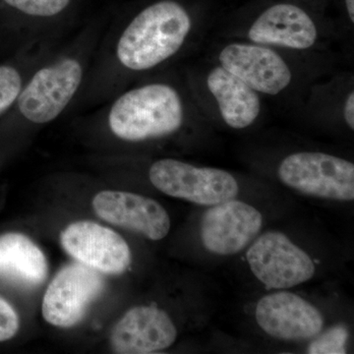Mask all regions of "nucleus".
Instances as JSON below:
<instances>
[{"mask_svg":"<svg viewBox=\"0 0 354 354\" xmlns=\"http://www.w3.org/2000/svg\"><path fill=\"white\" fill-rule=\"evenodd\" d=\"M192 17L174 0H160L140 11L121 32L114 48L116 64L144 73L176 57L193 34Z\"/></svg>","mask_w":354,"mask_h":354,"instance_id":"obj_1","label":"nucleus"},{"mask_svg":"<svg viewBox=\"0 0 354 354\" xmlns=\"http://www.w3.org/2000/svg\"><path fill=\"white\" fill-rule=\"evenodd\" d=\"M190 114L183 92L167 81H153L125 91L106 113L111 134L128 143L164 139L180 131Z\"/></svg>","mask_w":354,"mask_h":354,"instance_id":"obj_2","label":"nucleus"},{"mask_svg":"<svg viewBox=\"0 0 354 354\" xmlns=\"http://www.w3.org/2000/svg\"><path fill=\"white\" fill-rule=\"evenodd\" d=\"M85 53L71 50L37 67L28 78L15 104L18 114L32 125L57 120L82 86Z\"/></svg>","mask_w":354,"mask_h":354,"instance_id":"obj_3","label":"nucleus"},{"mask_svg":"<svg viewBox=\"0 0 354 354\" xmlns=\"http://www.w3.org/2000/svg\"><path fill=\"white\" fill-rule=\"evenodd\" d=\"M279 180L310 196L337 201L354 199V165L321 152L291 153L279 165Z\"/></svg>","mask_w":354,"mask_h":354,"instance_id":"obj_4","label":"nucleus"},{"mask_svg":"<svg viewBox=\"0 0 354 354\" xmlns=\"http://www.w3.org/2000/svg\"><path fill=\"white\" fill-rule=\"evenodd\" d=\"M149 178L165 195L202 206L234 199L239 192V183L230 172L196 167L174 158L153 162L149 169Z\"/></svg>","mask_w":354,"mask_h":354,"instance_id":"obj_5","label":"nucleus"},{"mask_svg":"<svg viewBox=\"0 0 354 354\" xmlns=\"http://www.w3.org/2000/svg\"><path fill=\"white\" fill-rule=\"evenodd\" d=\"M216 62L260 95L283 94L295 82L290 62L271 46L232 41L218 50Z\"/></svg>","mask_w":354,"mask_h":354,"instance_id":"obj_6","label":"nucleus"},{"mask_svg":"<svg viewBox=\"0 0 354 354\" xmlns=\"http://www.w3.org/2000/svg\"><path fill=\"white\" fill-rule=\"evenodd\" d=\"M247 261L267 290L301 285L313 278L316 271L308 254L278 232L261 235L247 251Z\"/></svg>","mask_w":354,"mask_h":354,"instance_id":"obj_7","label":"nucleus"},{"mask_svg":"<svg viewBox=\"0 0 354 354\" xmlns=\"http://www.w3.org/2000/svg\"><path fill=\"white\" fill-rule=\"evenodd\" d=\"M104 288L101 272L82 264L67 266L51 281L44 293V320L58 328L77 325Z\"/></svg>","mask_w":354,"mask_h":354,"instance_id":"obj_8","label":"nucleus"},{"mask_svg":"<svg viewBox=\"0 0 354 354\" xmlns=\"http://www.w3.org/2000/svg\"><path fill=\"white\" fill-rule=\"evenodd\" d=\"M60 242L71 257L101 274H120L131 264L124 239L94 221L72 223L60 234Z\"/></svg>","mask_w":354,"mask_h":354,"instance_id":"obj_9","label":"nucleus"},{"mask_svg":"<svg viewBox=\"0 0 354 354\" xmlns=\"http://www.w3.org/2000/svg\"><path fill=\"white\" fill-rule=\"evenodd\" d=\"M263 225L262 214L239 200L218 203L201 220L203 245L209 252L230 256L239 253L255 239Z\"/></svg>","mask_w":354,"mask_h":354,"instance_id":"obj_10","label":"nucleus"},{"mask_svg":"<svg viewBox=\"0 0 354 354\" xmlns=\"http://www.w3.org/2000/svg\"><path fill=\"white\" fill-rule=\"evenodd\" d=\"M251 43L277 50L304 51L318 46L321 32L313 18L295 4H274L266 9L243 35Z\"/></svg>","mask_w":354,"mask_h":354,"instance_id":"obj_11","label":"nucleus"},{"mask_svg":"<svg viewBox=\"0 0 354 354\" xmlns=\"http://www.w3.org/2000/svg\"><path fill=\"white\" fill-rule=\"evenodd\" d=\"M93 208L102 220L160 241L169 234L171 218L164 207L151 198L124 191L104 190L95 194Z\"/></svg>","mask_w":354,"mask_h":354,"instance_id":"obj_12","label":"nucleus"},{"mask_svg":"<svg viewBox=\"0 0 354 354\" xmlns=\"http://www.w3.org/2000/svg\"><path fill=\"white\" fill-rule=\"evenodd\" d=\"M255 317L261 329L281 341L313 339L324 326L322 314L313 304L288 291L261 298Z\"/></svg>","mask_w":354,"mask_h":354,"instance_id":"obj_13","label":"nucleus"},{"mask_svg":"<svg viewBox=\"0 0 354 354\" xmlns=\"http://www.w3.org/2000/svg\"><path fill=\"white\" fill-rule=\"evenodd\" d=\"M176 337V327L169 314L153 305H145L128 310L116 323L111 344L116 353H153L169 348Z\"/></svg>","mask_w":354,"mask_h":354,"instance_id":"obj_14","label":"nucleus"},{"mask_svg":"<svg viewBox=\"0 0 354 354\" xmlns=\"http://www.w3.org/2000/svg\"><path fill=\"white\" fill-rule=\"evenodd\" d=\"M205 84L218 113L228 127L246 129L260 118L261 95L221 65L216 64L207 72Z\"/></svg>","mask_w":354,"mask_h":354,"instance_id":"obj_15","label":"nucleus"},{"mask_svg":"<svg viewBox=\"0 0 354 354\" xmlns=\"http://www.w3.org/2000/svg\"><path fill=\"white\" fill-rule=\"evenodd\" d=\"M46 256L32 239L22 234L0 235V277L14 283L36 286L48 277Z\"/></svg>","mask_w":354,"mask_h":354,"instance_id":"obj_16","label":"nucleus"},{"mask_svg":"<svg viewBox=\"0 0 354 354\" xmlns=\"http://www.w3.org/2000/svg\"><path fill=\"white\" fill-rule=\"evenodd\" d=\"M28 78L14 65H0V116L15 104Z\"/></svg>","mask_w":354,"mask_h":354,"instance_id":"obj_17","label":"nucleus"},{"mask_svg":"<svg viewBox=\"0 0 354 354\" xmlns=\"http://www.w3.org/2000/svg\"><path fill=\"white\" fill-rule=\"evenodd\" d=\"M7 6L34 18H53L66 10L72 0H2Z\"/></svg>","mask_w":354,"mask_h":354,"instance_id":"obj_18","label":"nucleus"},{"mask_svg":"<svg viewBox=\"0 0 354 354\" xmlns=\"http://www.w3.org/2000/svg\"><path fill=\"white\" fill-rule=\"evenodd\" d=\"M349 333L342 325L334 326L323 334L317 335L308 346L307 353L311 354H344Z\"/></svg>","mask_w":354,"mask_h":354,"instance_id":"obj_19","label":"nucleus"},{"mask_svg":"<svg viewBox=\"0 0 354 354\" xmlns=\"http://www.w3.org/2000/svg\"><path fill=\"white\" fill-rule=\"evenodd\" d=\"M20 328V319L17 312L0 297V342H7L17 334Z\"/></svg>","mask_w":354,"mask_h":354,"instance_id":"obj_20","label":"nucleus"},{"mask_svg":"<svg viewBox=\"0 0 354 354\" xmlns=\"http://www.w3.org/2000/svg\"><path fill=\"white\" fill-rule=\"evenodd\" d=\"M342 116H344V122L351 130H354V92L351 90L348 93L344 104H342Z\"/></svg>","mask_w":354,"mask_h":354,"instance_id":"obj_21","label":"nucleus"},{"mask_svg":"<svg viewBox=\"0 0 354 354\" xmlns=\"http://www.w3.org/2000/svg\"><path fill=\"white\" fill-rule=\"evenodd\" d=\"M346 11L351 24L354 22V0H346Z\"/></svg>","mask_w":354,"mask_h":354,"instance_id":"obj_22","label":"nucleus"}]
</instances>
